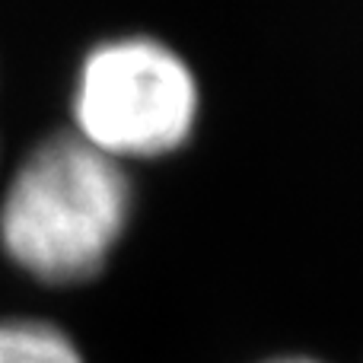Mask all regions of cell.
<instances>
[{
  "instance_id": "1",
  "label": "cell",
  "mask_w": 363,
  "mask_h": 363,
  "mask_svg": "<svg viewBox=\"0 0 363 363\" xmlns=\"http://www.w3.org/2000/svg\"><path fill=\"white\" fill-rule=\"evenodd\" d=\"M131 217V169L74 131H55L0 185V252L42 287H83L106 274Z\"/></svg>"
},
{
  "instance_id": "2",
  "label": "cell",
  "mask_w": 363,
  "mask_h": 363,
  "mask_svg": "<svg viewBox=\"0 0 363 363\" xmlns=\"http://www.w3.org/2000/svg\"><path fill=\"white\" fill-rule=\"evenodd\" d=\"M201 83L188 57L147 32L89 45L74 70L70 131L118 163L163 160L194 138Z\"/></svg>"
},
{
  "instance_id": "3",
  "label": "cell",
  "mask_w": 363,
  "mask_h": 363,
  "mask_svg": "<svg viewBox=\"0 0 363 363\" xmlns=\"http://www.w3.org/2000/svg\"><path fill=\"white\" fill-rule=\"evenodd\" d=\"M0 363H86L67 328L32 315L0 319Z\"/></svg>"
},
{
  "instance_id": "4",
  "label": "cell",
  "mask_w": 363,
  "mask_h": 363,
  "mask_svg": "<svg viewBox=\"0 0 363 363\" xmlns=\"http://www.w3.org/2000/svg\"><path fill=\"white\" fill-rule=\"evenodd\" d=\"M262 363H328L322 357H309V354H281V357H268Z\"/></svg>"
}]
</instances>
